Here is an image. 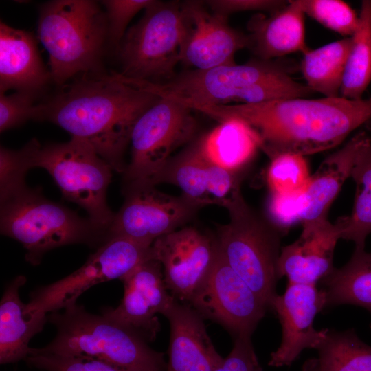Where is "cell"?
<instances>
[{"mask_svg":"<svg viewBox=\"0 0 371 371\" xmlns=\"http://www.w3.org/2000/svg\"><path fill=\"white\" fill-rule=\"evenodd\" d=\"M223 122L238 120L256 134L271 159L284 153L302 156L332 149L371 120V97L293 98L254 104L192 108Z\"/></svg>","mask_w":371,"mask_h":371,"instance_id":"1","label":"cell"},{"mask_svg":"<svg viewBox=\"0 0 371 371\" xmlns=\"http://www.w3.org/2000/svg\"><path fill=\"white\" fill-rule=\"evenodd\" d=\"M85 74L47 102L36 120L60 126L89 143L112 168L124 173V153L139 116L159 97L121 79L118 73Z\"/></svg>","mask_w":371,"mask_h":371,"instance_id":"2","label":"cell"},{"mask_svg":"<svg viewBox=\"0 0 371 371\" xmlns=\"http://www.w3.org/2000/svg\"><path fill=\"white\" fill-rule=\"evenodd\" d=\"M289 65L255 58L208 69H192L161 82L124 78L128 84L190 109L201 105L259 103L278 99L306 98L313 93L291 76Z\"/></svg>","mask_w":371,"mask_h":371,"instance_id":"3","label":"cell"},{"mask_svg":"<svg viewBox=\"0 0 371 371\" xmlns=\"http://www.w3.org/2000/svg\"><path fill=\"white\" fill-rule=\"evenodd\" d=\"M62 310L47 315L56 329L55 337L45 347L32 348L34 351L99 359L128 371L166 370L164 354L133 329L76 303Z\"/></svg>","mask_w":371,"mask_h":371,"instance_id":"4","label":"cell"},{"mask_svg":"<svg viewBox=\"0 0 371 371\" xmlns=\"http://www.w3.org/2000/svg\"><path fill=\"white\" fill-rule=\"evenodd\" d=\"M38 38L49 54L51 79L63 85L78 74L98 70L108 27L105 13L90 0L43 4Z\"/></svg>","mask_w":371,"mask_h":371,"instance_id":"5","label":"cell"},{"mask_svg":"<svg viewBox=\"0 0 371 371\" xmlns=\"http://www.w3.org/2000/svg\"><path fill=\"white\" fill-rule=\"evenodd\" d=\"M0 201L1 234L21 243L33 265L53 249L79 243L100 246L108 240V233L89 218L48 200L39 190L25 186Z\"/></svg>","mask_w":371,"mask_h":371,"instance_id":"6","label":"cell"},{"mask_svg":"<svg viewBox=\"0 0 371 371\" xmlns=\"http://www.w3.org/2000/svg\"><path fill=\"white\" fill-rule=\"evenodd\" d=\"M225 208L229 219L218 229V248L230 267L271 308L278 295L282 232L248 205L240 188Z\"/></svg>","mask_w":371,"mask_h":371,"instance_id":"7","label":"cell"},{"mask_svg":"<svg viewBox=\"0 0 371 371\" xmlns=\"http://www.w3.org/2000/svg\"><path fill=\"white\" fill-rule=\"evenodd\" d=\"M30 143L33 168L46 170L63 197L84 209L90 221L108 233L115 215L106 201L113 170L109 164L89 143L77 137L45 146L36 139Z\"/></svg>","mask_w":371,"mask_h":371,"instance_id":"8","label":"cell"},{"mask_svg":"<svg viewBox=\"0 0 371 371\" xmlns=\"http://www.w3.org/2000/svg\"><path fill=\"white\" fill-rule=\"evenodd\" d=\"M181 3L155 0L125 34L119 47L121 75L126 78L161 82L175 76L181 61L186 33Z\"/></svg>","mask_w":371,"mask_h":371,"instance_id":"9","label":"cell"},{"mask_svg":"<svg viewBox=\"0 0 371 371\" xmlns=\"http://www.w3.org/2000/svg\"><path fill=\"white\" fill-rule=\"evenodd\" d=\"M192 111L180 103L159 97L139 116L131 133V161L123 173L125 186L152 185L172 153L193 139L196 122Z\"/></svg>","mask_w":371,"mask_h":371,"instance_id":"10","label":"cell"},{"mask_svg":"<svg viewBox=\"0 0 371 371\" xmlns=\"http://www.w3.org/2000/svg\"><path fill=\"white\" fill-rule=\"evenodd\" d=\"M153 258L152 245L131 239L109 238L85 263L70 275L31 293L27 312L47 315L76 303L87 289L101 282L120 279L141 262Z\"/></svg>","mask_w":371,"mask_h":371,"instance_id":"11","label":"cell"},{"mask_svg":"<svg viewBox=\"0 0 371 371\" xmlns=\"http://www.w3.org/2000/svg\"><path fill=\"white\" fill-rule=\"evenodd\" d=\"M234 338L251 336L268 306L230 267L218 246L214 262L188 304Z\"/></svg>","mask_w":371,"mask_h":371,"instance_id":"12","label":"cell"},{"mask_svg":"<svg viewBox=\"0 0 371 371\" xmlns=\"http://www.w3.org/2000/svg\"><path fill=\"white\" fill-rule=\"evenodd\" d=\"M149 184L124 186V202L115 214L108 239L121 236L152 245L190 221L203 206L184 196L161 192Z\"/></svg>","mask_w":371,"mask_h":371,"instance_id":"13","label":"cell"},{"mask_svg":"<svg viewBox=\"0 0 371 371\" xmlns=\"http://www.w3.org/2000/svg\"><path fill=\"white\" fill-rule=\"evenodd\" d=\"M152 250L170 294L188 304L214 262L217 243L215 237L183 226L155 240Z\"/></svg>","mask_w":371,"mask_h":371,"instance_id":"14","label":"cell"},{"mask_svg":"<svg viewBox=\"0 0 371 371\" xmlns=\"http://www.w3.org/2000/svg\"><path fill=\"white\" fill-rule=\"evenodd\" d=\"M181 5L187 27L181 62L194 69H208L235 63V54L249 47L248 35L232 27L227 16L208 10L201 1Z\"/></svg>","mask_w":371,"mask_h":371,"instance_id":"15","label":"cell"},{"mask_svg":"<svg viewBox=\"0 0 371 371\" xmlns=\"http://www.w3.org/2000/svg\"><path fill=\"white\" fill-rule=\"evenodd\" d=\"M124 295L115 308H105L102 314L133 329L147 341L155 339L160 330L157 315H163L175 299L168 290L161 263L146 260L120 279Z\"/></svg>","mask_w":371,"mask_h":371,"instance_id":"16","label":"cell"},{"mask_svg":"<svg viewBox=\"0 0 371 371\" xmlns=\"http://www.w3.org/2000/svg\"><path fill=\"white\" fill-rule=\"evenodd\" d=\"M325 304L326 292L316 285L288 283L284 293L276 296L271 308L280 322L282 338L278 349L271 353L269 366H289L304 349L317 350L328 328L317 330L313 322Z\"/></svg>","mask_w":371,"mask_h":371,"instance_id":"17","label":"cell"},{"mask_svg":"<svg viewBox=\"0 0 371 371\" xmlns=\"http://www.w3.org/2000/svg\"><path fill=\"white\" fill-rule=\"evenodd\" d=\"M302 225L299 238L281 248L278 278L285 276L288 283L316 285L335 268V248L340 239L339 226L328 219Z\"/></svg>","mask_w":371,"mask_h":371,"instance_id":"18","label":"cell"},{"mask_svg":"<svg viewBox=\"0 0 371 371\" xmlns=\"http://www.w3.org/2000/svg\"><path fill=\"white\" fill-rule=\"evenodd\" d=\"M164 316L170 327L166 371H214L224 358L215 349L204 318L191 306L176 299Z\"/></svg>","mask_w":371,"mask_h":371,"instance_id":"19","label":"cell"},{"mask_svg":"<svg viewBox=\"0 0 371 371\" xmlns=\"http://www.w3.org/2000/svg\"><path fill=\"white\" fill-rule=\"evenodd\" d=\"M50 79L34 35L1 21L0 93L14 89L36 95Z\"/></svg>","mask_w":371,"mask_h":371,"instance_id":"20","label":"cell"},{"mask_svg":"<svg viewBox=\"0 0 371 371\" xmlns=\"http://www.w3.org/2000/svg\"><path fill=\"white\" fill-rule=\"evenodd\" d=\"M305 14L295 0L269 16L258 13L247 23L249 49L258 58L271 60L309 48L305 38Z\"/></svg>","mask_w":371,"mask_h":371,"instance_id":"21","label":"cell"},{"mask_svg":"<svg viewBox=\"0 0 371 371\" xmlns=\"http://www.w3.org/2000/svg\"><path fill=\"white\" fill-rule=\"evenodd\" d=\"M371 137L364 131L355 134L341 148L325 158L311 175L305 192L306 210L302 224L328 219V210Z\"/></svg>","mask_w":371,"mask_h":371,"instance_id":"22","label":"cell"},{"mask_svg":"<svg viewBox=\"0 0 371 371\" xmlns=\"http://www.w3.org/2000/svg\"><path fill=\"white\" fill-rule=\"evenodd\" d=\"M26 278L18 276L5 288L0 302V363H15L25 359L29 342L40 333L47 315L27 312L20 298V289Z\"/></svg>","mask_w":371,"mask_h":371,"instance_id":"23","label":"cell"},{"mask_svg":"<svg viewBox=\"0 0 371 371\" xmlns=\"http://www.w3.org/2000/svg\"><path fill=\"white\" fill-rule=\"evenodd\" d=\"M204 157L211 163L239 174L260 148L259 139L245 123L229 120L199 139Z\"/></svg>","mask_w":371,"mask_h":371,"instance_id":"24","label":"cell"},{"mask_svg":"<svg viewBox=\"0 0 371 371\" xmlns=\"http://www.w3.org/2000/svg\"><path fill=\"white\" fill-rule=\"evenodd\" d=\"M321 282L326 292L325 308L352 304L371 313V252L355 249L350 260L335 267Z\"/></svg>","mask_w":371,"mask_h":371,"instance_id":"25","label":"cell"},{"mask_svg":"<svg viewBox=\"0 0 371 371\" xmlns=\"http://www.w3.org/2000/svg\"><path fill=\"white\" fill-rule=\"evenodd\" d=\"M351 46L352 36L303 53L300 70L307 87L326 98L339 97Z\"/></svg>","mask_w":371,"mask_h":371,"instance_id":"26","label":"cell"},{"mask_svg":"<svg viewBox=\"0 0 371 371\" xmlns=\"http://www.w3.org/2000/svg\"><path fill=\"white\" fill-rule=\"evenodd\" d=\"M350 177L355 183L352 209L336 223L340 238L352 241L356 249H364L366 238L371 234V139L359 155Z\"/></svg>","mask_w":371,"mask_h":371,"instance_id":"27","label":"cell"},{"mask_svg":"<svg viewBox=\"0 0 371 371\" xmlns=\"http://www.w3.org/2000/svg\"><path fill=\"white\" fill-rule=\"evenodd\" d=\"M170 183L179 188L182 195L205 207L212 205L207 190L206 160L199 139L173 156L152 182Z\"/></svg>","mask_w":371,"mask_h":371,"instance_id":"28","label":"cell"},{"mask_svg":"<svg viewBox=\"0 0 371 371\" xmlns=\"http://www.w3.org/2000/svg\"><path fill=\"white\" fill-rule=\"evenodd\" d=\"M371 82V1L361 3L358 27L344 74L340 96L361 100Z\"/></svg>","mask_w":371,"mask_h":371,"instance_id":"29","label":"cell"},{"mask_svg":"<svg viewBox=\"0 0 371 371\" xmlns=\"http://www.w3.org/2000/svg\"><path fill=\"white\" fill-rule=\"evenodd\" d=\"M317 350L319 371H371V346L352 328H328Z\"/></svg>","mask_w":371,"mask_h":371,"instance_id":"30","label":"cell"},{"mask_svg":"<svg viewBox=\"0 0 371 371\" xmlns=\"http://www.w3.org/2000/svg\"><path fill=\"white\" fill-rule=\"evenodd\" d=\"M311 175L304 156L284 153L271 159L266 179L270 193L297 194L306 192Z\"/></svg>","mask_w":371,"mask_h":371,"instance_id":"31","label":"cell"},{"mask_svg":"<svg viewBox=\"0 0 371 371\" xmlns=\"http://www.w3.org/2000/svg\"><path fill=\"white\" fill-rule=\"evenodd\" d=\"M305 14L344 38L351 37L359 24V15L341 0H295Z\"/></svg>","mask_w":371,"mask_h":371,"instance_id":"32","label":"cell"},{"mask_svg":"<svg viewBox=\"0 0 371 371\" xmlns=\"http://www.w3.org/2000/svg\"><path fill=\"white\" fill-rule=\"evenodd\" d=\"M32 168L30 142L19 150H11L1 146L0 201L26 186L25 175Z\"/></svg>","mask_w":371,"mask_h":371,"instance_id":"33","label":"cell"},{"mask_svg":"<svg viewBox=\"0 0 371 371\" xmlns=\"http://www.w3.org/2000/svg\"><path fill=\"white\" fill-rule=\"evenodd\" d=\"M31 366L45 371H128L99 359L40 353L30 348L25 359Z\"/></svg>","mask_w":371,"mask_h":371,"instance_id":"34","label":"cell"},{"mask_svg":"<svg viewBox=\"0 0 371 371\" xmlns=\"http://www.w3.org/2000/svg\"><path fill=\"white\" fill-rule=\"evenodd\" d=\"M155 0H104L108 38L119 47L131 19L142 10L146 9Z\"/></svg>","mask_w":371,"mask_h":371,"instance_id":"35","label":"cell"},{"mask_svg":"<svg viewBox=\"0 0 371 371\" xmlns=\"http://www.w3.org/2000/svg\"><path fill=\"white\" fill-rule=\"evenodd\" d=\"M307 207L305 192L282 195L270 193L267 202V218L281 232L302 222Z\"/></svg>","mask_w":371,"mask_h":371,"instance_id":"36","label":"cell"},{"mask_svg":"<svg viewBox=\"0 0 371 371\" xmlns=\"http://www.w3.org/2000/svg\"><path fill=\"white\" fill-rule=\"evenodd\" d=\"M35 95L16 91L10 95L0 93V131L17 127L28 120L36 119L38 104H34Z\"/></svg>","mask_w":371,"mask_h":371,"instance_id":"37","label":"cell"},{"mask_svg":"<svg viewBox=\"0 0 371 371\" xmlns=\"http://www.w3.org/2000/svg\"><path fill=\"white\" fill-rule=\"evenodd\" d=\"M205 160L209 197L212 204L225 207L235 192L240 188L238 174Z\"/></svg>","mask_w":371,"mask_h":371,"instance_id":"38","label":"cell"},{"mask_svg":"<svg viewBox=\"0 0 371 371\" xmlns=\"http://www.w3.org/2000/svg\"><path fill=\"white\" fill-rule=\"evenodd\" d=\"M251 337L242 336L236 338L230 353L214 371H263Z\"/></svg>","mask_w":371,"mask_h":371,"instance_id":"39","label":"cell"},{"mask_svg":"<svg viewBox=\"0 0 371 371\" xmlns=\"http://www.w3.org/2000/svg\"><path fill=\"white\" fill-rule=\"evenodd\" d=\"M211 11L228 16L247 11L273 12L286 5L288 1L279 0H208L203 1Z\"/></svg>","mask_w":371,"mask_h":371,"instance_id":"40","label":"cell"},{"mask_svg":"<svg viewBox=\"0 0 371 371\" xmlns=\"http://www.w3.org/2000/svg\"><path fill=\"white\" fill-rule=\"evenodd\" d=\"M302 371H319L317 359H311L306 361L302 368Z\"/></svg>","mask_w":371,"mask_h":371,"instance_id":"41","label":"cell"},{"mask_svg":"<svg viewBox=\"0 0 371 371\" xmlns=\"http://www.w3.org/2000/svg\"><path fill=\"white\" fill-rule=\"evenodd\" d=\"M366 124L367 128H371V120H370Z\"/></svg>","mask_w":371,"mask_h":371,"instance_id":"42","label":"cell"}]
</instances>
